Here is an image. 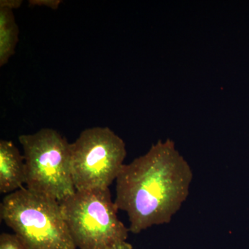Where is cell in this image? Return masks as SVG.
Here are the masks:
<instances>
[{"label":"cell","instance_id":"obj_1","mask_svg":"<svg viewBox=\"0 0 249 249\" xmlns=\"http://www.w3.org/2000/svg\"><path fill=\"white\" fill-rule=\"evenodd\" d=\"M193 178L191 166L170 139L124 164L116 180L114 203L128 216L129 231L138 234L170 223L188 198Z\"/></svg>","mask_w":249,"mask_h":249},{"label":"cell","instance_id":"obj_2","mask_svg":"<svg viewBox=\"0 0 249 249\" xmlns=\"http://www.w3.org/2000/svg\"><path fill=\"white\" fill-rule=\"evenodd\" d=\"M0 217L29 249H76L60 201L26 187L6 195Z\"/></svg>","mask_w":249,"mask_h":249},{"label":"cell","instance_id":"obj_3","mask_svg":"<svg viewBox=\"0 0 249 249\" xmlns=\"http://www.w3.org/2000/svg\"><path fill=\"white\" fill-rule=\"evenodd\" d=\"M27 170L25 187L59 201L76 193L71 174V143L58 131L43 128L18 137Z\"/></svg>","mask_w":249,"mask_h":249},{"label":"cell","instance_id":"obj_4","mask_svg":"<svg viewBox=\"0 0 249 249\" xmlns=\"http://www.w3.org/2000/svg\"><path fill=\"white\" fill-rule=\"evenodd\" d=\"M60 203L77 248L109 249L127 240L129 228L118 217L109 188L76 191Z\"/></svg>","mask_w":249,"mask_h":249},{"label":"cell","instance_id":"obj_5","mask_svg":"<svg viewBox=\"0 0 249 249\" xmlns=\"http://www.w3.org/2000/svg\"><path fill=\"white\" fill-rule=\"evenodd\" d=\"M126 155L124 141L109 127L83 130L71 143V174L76 191L109 188L124 167Z\"/></svg>","mask_w":249,"mask_h":249},{"label":"cell","instance_id":"obj_6","mask_svg":"<svg viewBox=\"0 0 249 249\" xmlns=\"http://www.w3.org/2000/svg\"><path fill=\"white\" fill-rule=\"evenodd\" d=\"M26 181L24 156L11 141H0V193H14L24 188Z\"/></svg>","mask_w":249,"mask_h":249},{"label":"cell","instance_id":"obj_7","mask_svg":"<svg viewBox=\"0 0 249 249\" xmlns=\"http://www.w3.org/2000/svg\"><path fill=\"white\" fill-rule=\"evenodd\" d=\"M19 28L13 10L0 7V67L4 66L16 52Z\"/></svg>","mask_w":249,"mask_h":249},{"label":"cell","instance_id":"obj_8","mask_svg":"<svg viewBox=\"0 0 249 249\" xmlns=\"http://www.w3.org/2000/svg\"><path fill=\"white\" fill-rule=\"evenodd\" d=\"M0 249H29L15 234L3 232L0 235Z\"/></svg>","mask_w":249,"mask_h":249},{"label":"cell","instance_id":"obj_9","mask_svg":"<svg viewBox=\"0 0 249 249\" xmlns=\"http://www.w3.org/2000/svg\"><path fill=\"white\" fill-rule=\"evenodd\" d=\"M62 1L60 0H31L29 5L32 6H47L52 9H58L59 6L61 4Z\"/></svg>","mask_w":249,"mask_h":249},{"label":"cell","instance_id":"obj_10","mask_svg":"<svg viewBox=\"0 0 249 249\" xmlns=\"http://www.w3.org/2000/svg\"><path fill=\"white\" fill-rule=\"evenodd\" d=\"M22 4L21 0H1L0 7H6L13 10L19 9Z\"/></svg>","mask_w":249,"mask_h":249},{"label":"cell","instance_id":"obj_11","mask_svg":"<svg viewBox=\"0 0 249 249\" xmlns=\"http://www.w3.org/2000/svg\"><path fill=\"white\" fill-rule=\"evenodd\" d=\"M109 249H133V247H132L131 244L124 241V242H119V243L116 244V245L113 246Z\"/></svg>","mask_w":249,"mask_h":249}]
</instances>
